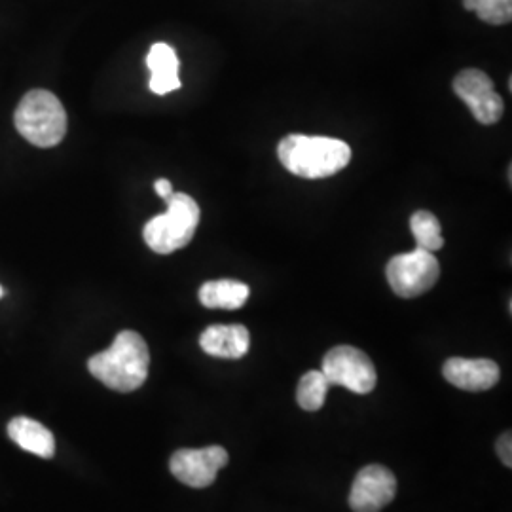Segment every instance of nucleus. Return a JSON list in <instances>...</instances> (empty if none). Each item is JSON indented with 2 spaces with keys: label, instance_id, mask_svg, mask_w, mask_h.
<instances>
[{
  "label": "nucleus",
  "instance_id": "nucleus-2",
  "mask_svg": "<svg viewBox=\"0 0 512 512\" xmlns=\"http://www.w3.org/2000/svg\"><path fill=\"white\" fill-rule=\"evenodd\" d=\"M277 156L283 167L302 179H325L340 173L351 162L348 143L332 137L289 135L279 147Z\"/></svg>",
  "mask_w": 512,
  "mask_h": 512
},
{
  "label": "nucleus",
  "instance_id": "nucleus-15",
  "mask_svg": "<svg viewBox=\"0 0 512 512\" xmlns=\"http://www.w3.org/2000/svg\"><path fill=\"white\" fill-rule=\"evenodd\" d=\"M329 387V380L325 378V374L321 370H310L302 376V380L298 384L296 401H298L302 410L317 412V410L323 408V404L327 401Z\"/></svg>",
  "mask_w": 512,
  "mask_h": 512
},
{
  "label": "nucleus",
  "instance_id": "nucleus-11",
  "mask_svg": "<svg viewBox=\"0 0 512 512\" xmlns=\"http://www.w3.org/2000/svg\"><path fill=\"white\" fill-rule=\"evenodd\" d=\"M200 346L211 357L241 359L251 348V334L243 325H211L200 336Z\"/></svg>",
  "mask_w": 512,
  "mask_h": 512
},
{
  "label": "nucleus",
  "instance_id": "nucleus-6",
  "mask_svg": "<svg viewBox=\"0 0 512 512\" xmlns=\"http://www.w3.org/2000/svg\"><path fill=\"white\" fill-rule=\"evenodd\" d=\"M321 372L330 385H340L357 395L374 391L378 374L365 351L353 346H336L323 357Z\"/></svg>",
  "mask_w": 512,
  "mask_h": 512
},
{
  "label": "nucleus",
  "instance_id": "nucleus-18",
  "mask_svg": "<svg viewBox=\"0 0 512 512\" xmlns=\"http://www.w3.org/2000/svg\"><path fill=\"white\" fill-rule=\"evenodd\" d=\"M512 439H511V431H507V433H503L499 440H497V454H499V459L507 465V467H511L512 465Z\"/></svg>",
  "mask_w": 512,
  "mask_h": 512
},
{
  "label": "nucleus",
  "instance_id": "nucleus-1",
  "mask_svg": "<svg viewBox=\"0 0 512 512\" xmlns=\"http://www.w3.org/2000/svg\"><path fill=\"white\" fill-rule=\"evenodd\" d=\"M150 351L135 330H122L112 346L88 361L93 378L120 393H131L147 382Z\"/></svg>",
  "mask_w": 512,
  "mask_h": 512
},
{
  "label": "nucleus",
  "instance_id": "nucleus-16",
  "mask_svg": "<svg viewBox=\"0 0 512 512\" xmlns=\"http://www.w3.org/2000/svg\"><path fill=\"white\" fill-rule=\"evenodd\" d=\"M410 230L416 238L418 247L423 251L435 253L444 247L442 228H440L439 219L433 213H429V211L414 213L410 219Z\"/></svg>",
  "mask_w": 512,
  "mask_h": 512
},
{
  "label": "nucleus",
  "instance_id": "nucleus-10",
  "mask_svg": "<svg viewBox=\"0 0 512 512\" xmlns=\"http://www.w3.org/2000/svg\"><path fill=\"white\" fill-rule=\"evenodd\" d=\"M442 376L446 382L456 385L463 391H488L492 389L499 378L501 370L494 361L490 359H463V357H452L442 366Z\"/></svg>",
  "mask_w": 512,
  "mask_h": 512
},
{
  "label": "nucleus",
  "instance_id": "nucleus-14",
  "mask_svg": "<svg viewBox=\"0 0 512 512\" xmlns=\"http://www.w3.org/2000/svg\"><path fill=\"white\" fill-rule=\"evenodd\" d=\"M249 285L236 279L207 281L200 289V302L209 310H239L249 300Z\"/></svg>",
  "mask_w": 512,
  "mask_h": 512
},
{
  "label": "nucleus",
  "instance_id": "nucleus-20",
  "mask_svg": "<svg viewBox=\"0 0 512 512\" xmlns=\"http://www.w3.org/2000/svg\"><path fill=\"white\" fill-rule=\"evenodd\" d=\"M2 294H4V291H2V287H0V298H2Z\"/></svg>",
  "mask_w": 512,
  "mask_h": 512
},
{
  "label": "nucleus",
  "instance_id": "nucleus-8",
  "mask_svg": "<svg viewBox=\"0 0 512 512\" xmlns=\"http://www.w3.org/2000/svg\"><path fill=\"white\" fill-rule=\"evenodd\" d=\"M228 452L222 446H207L198 450H177L169 459L171 475L184 486L207 488L211 486L220 469L228 465Z\"/></svg>",
  "mask_w": 512,
  "mask_h": 512
},
{
  "label": "nucleus",
  "instance_id": "nucleus-5",
  "mask_svg": "<svg viewBox=\"0 0 512 512\" xmlns=\"http://www.w3.org/2000/svg\"><path fill=\"white\" fill-rule=\"evenodd\" d=\"M385 275L397 296L418 298L437 285L440 264L435 253L416 247L410 253L393 256L385 268Z\"/></svg>",
  "mask_w": 512,
  "mask_h": 512
},
{
  "label": "nucleus",
  "instance_id": "nucleus-12",
  "mask_svg": "<svg viewBox=\"0 0 512 512\" xmlns=\"http://www.w3.org/2000/svg\"><path fill=\"white\" fill-rule=\"evenodd\" d=\"M148 71H150V90L156 95H167L181 88L179 78V57L177 52L164 42H158L150 48L147 55Z\"/></svg>",
  "mask_w": 512,
  "mask_h": 512
},
{
  "label": "nucleus",
  "instance_id": "nucleus-17",
  "mask_svg": "<svg viewBox=\"0 0 512 512\" xmlns=\"http://www.w3.org/2000/svg\"><path fill=\"white\" fill-rule=\"evenodd\" d=\"M463 6L490 25H505L512 18V0H463Z\"/></svg>",
  "mask_w": 512,
  "mask_h": 512
},
{
  "label": "nucleus",
  "instance_id": "nucleus-13",
  "mask_svg": "<svg viewBox=\"0 0 512 512\" xmlns=\"http://www.w3.org/2000/svg\"><path fill=\"white\" fill-rule=\"evenodd\" d=\"M8 435L25 452L46 459L52 458L55 454L52 431L31 418H14L8 423Z\"/></svg>",
  "mask_w": 512,
  "mask_h": 512
},
{
  "label": "nucleus",
  "instance_id": "nucleus-3",
  "mask_svg": "<svg viewBox=\"0 0 512 512\" xmlns=\"http://www.w3.org/2000/svg\"><path fill=\"white\" fill-rule=\"evenodd\" d=\"M202 219V211L196 200L188 194H173L167 200V211L150 219L143 230L148 247L158 255H171L186 247Z\"/></svg>",
  "mask_w": 512,
  "mask_h": 512
},
{
  "label": "nucleus",
  "instance_id": "nucleus-19",
  "mask_svg": "<svg viewBox=\"0 0 512 512\" xmlns=\"http://www.w3.org/2000/svg\"><path fill=\"white\" fill-rule=\"evenodd\" d=\"M154 190H156V194L162 198V200H169L175 192H173V184L171 181H167V179H158L156 183H154Z\"/></svg>",
  "mask_w": 512,
  "mask_h": 512
},
{
  "label": "nucleus",
  "instance_id": "nucleus-7",
  "mask_svg": "<svg viewBox=\"0 0 512 512\" xmlns=\"http://www.w3.org/2000/svg\"><path fill=\"white\" fill-rule=\"evenodd\" d=\"M454 92L484 126L499 122L505 112V103L495 92L492 78L478 69L461 71L454 80Z\"/></svg>",
  "mask_w": 512,
  "mask_h": 512
},
{
  "label": "nucleus",
  "instance_id": "nucleus-4",
  "mask_svg": "<svg viewBox=\"0 0 512 512\" xmlns=\"http://www.w3.org/2000/svg\"><path fill=\"white\" fill-rule=\"evenodd\" d=\"M14 122L21 137L35 147H55L67 133L65 109L54 93L46 90L25 93L14 114Z\"/></svg>",
  "mask_w": 512,
  "mask_h": 512
},
{
  "label": "nucleus",
  "instance_id": "nucleus-9",
  "mask_svg": "<svg viewBox=\"0 0 512 512\" xmlns=\"http://www.w3.org/2000/svg\"><path fill=\"white\" fill-rule=\"evenodd\" d=\"M397 495V478L384 465L363 467L349 492V507L353 512H380Z\"/></svg>",
  "mask_w": 512,
  "mask_h": 512
}]
</instances>
